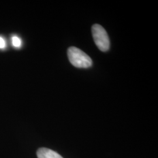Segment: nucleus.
<instances>
[{
	"mask_svg": "<svg viewBox=\"0 0 158 158\" xmlns=\"http://www.w3.org/2000/svg\"><path fill=\"white\" fill-rule=\"evenodd\" d=\"M68 56L70 62L74 67L88 68L92 66L93 62L90 57L77 48H69L68 51Z\"/></svg>",
	"mask_w": 158,
	"mask_h": 158,
	"instance_id": "1",
	"label": "nucleus"
},
{
	"mask_svg": "<svg viewBox=\"0 0 158 158\" xmlns=\"http://www.w3.org/2000/svg\"><path fill=\"white\" fill-rule=\"evenodd\" d=\"M92 34L94 41L98 48L102 52H106L110 48V40L106 31L98 24L93 25Z\"/></svg>",
	"mask_w": 158,
	"mask_h": 158,
	"instance_id": "2",
	"label": "nucleus"
},
{
	"mask_svg": "<svg viewBox=\"0 0 158 158\" xmlns=\"http://www.w3.org/2000/svg\"><path fill=\"white\" fill-rule=\"evenodd\" d=\"M38 158H63L56 152L46 148H40L36 153Z\"/></svg>",
	"mask_w": 158,
	"mask_h": 158,
	"instance_id": "3",
	"label": "nucleus"
},
{
	"mask_svg": "<svg viewBox=\"0 0 158 158\" xmlns=\"http://www.w3.org/2000/svg\"><path fill=\"white\" fill-rule=\"evenodd\" d=\"M11 42L12 46L17 48L19 49L23 45V41L17 35H13L11 37Z\"/></svg>",
	"mask_w": 158,
	"mask_h": 158,
	"instance_id": "4",
	"label": "nucleus"
},
{
	"mask_svg": "<svg viewBox=\"0 0 158 158\" xmlns=\"http://www.w3.org/2000/svg\"><path fill=\"white\" fill-rule=\"evenodd\" d=\"M6 47V40L2 36H0V49H5Z\"/></svg>",
	"mask_w": 158,
	"mask_h": 158,
	"instance_id": "5",
	"label": "nucleus"
}]
</instances>
